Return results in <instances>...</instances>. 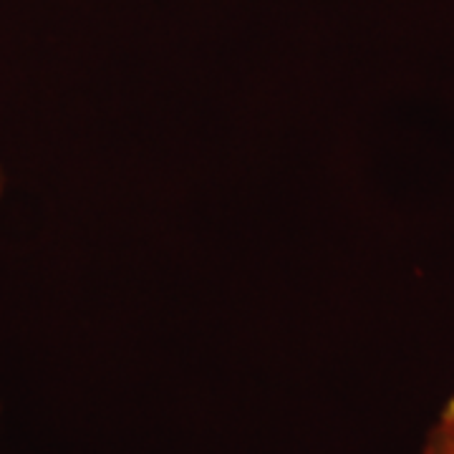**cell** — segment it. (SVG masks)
<instances>
[{
  "mask_svg": "<svg viewBox=\"0 0 454 454\" xmlns=\"http://www.w3.org/2000/svg\"><path fill=\"white\" fill-rule=\"evenodd\" d=\"M427 442H434V444H450L454 447V396L444 404V409L439 411L437 424L432 427Z\"/></svg>",
  "mask_w": 454,
  "mask_h": 454,
  "instance_id": "1",
  "label": "cell"
},
{
  "mask_svg": "<svg viewBox=\"0 0 454 454\" xmlns=\"http://www.w3.org/2000/svg\"><path fill=\"white\" fill-rule=\"evenodd\" d=\"M424 454H454V447H450V444H434V442H427V444H424Z\"/></svg>",
  "mask_w": 454,
  "mask_h": 454,
  "instance_id": "2",
  "label": "cell"
},
{
  "mask_svg": "<svg viewBox=\"0 0 454 454\" xmlns=\"http://www.w3.org/2000/svg\"><path fill=\"white\" fill-rule=\"evenodd\" d=\"M3 192H5V169L0 164V200H3Z\"/></svg>",
  "mask_w": 454,
  "mask_h": 454,
  "instance_id": "3",
  "label": "cell"
}]
</instances>
